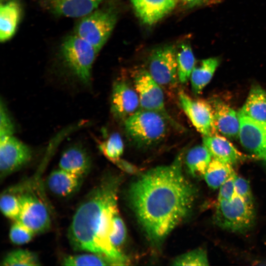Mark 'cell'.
Returning a JSON list of instances; mask_svg holds the SVG:
<instances>
[{"mask_svg": "<svg viewBox=\"0 0 266 266\" xmlns=\"http://www.w3.org/2000/svg\"><path fill=\"white\" fill-rule=\"evenodd\" d=\"M183 153L170 165L153 168L131 185L129 199L149 241L161 245L189 214L196 188L182 171Z\"/></svg>", "mask_w": 266, "mask_h": 266, "instance_id": "1", "label": "cell"}, {"mask_svg": "<svg viewBox=\"0 0 266 266\" xmlns=\"http://www.w3.org/2000/svg\"><path fill=\"white\" fill-rule=\"evenodd\" d=\"M118 180L103 179L87 195L76 209L68 230L75 251L101 255L115 265H125L127 257L111 243L113 218L118 211Z\"/></svg>", "mask_w": 266, "mask_h": 266, "instance_id": "2", "label": "cell"}, {"mask_svg": "<svg viewBox=\"0 0 266 266\" xmlns=\"http://www.w3.org/2000/svg\"><path fill=\"white\" fill-rule=\"evenodd\" d=\"M124 122L125 132L129 139L136 146L142 148L161 142L166 137L170 124L162 114L142 108Z\"/></svg>", "mask_w": 266, "mask_h": 266, "instance_id": "3", "label": "cell"}, {"mask_svg": "<svg viewBox=\"0 0 266 266\" xmlns=\"http://www.w3.org/2000/svg\"><path fill=\"white\" fill-rule=\"evenodd\" d=\"M214 220L216 225L224 230L245 233L254 224V207L236 194L231 200H218Z\"/></svg>", "mask_w": 266, "mask_h": 266, "instance_id": "4", "label": "cell"}, {"mask_svg": "<svg viewBox=\"0 0 266 266\" xmlns=\"http://www.w3.org/2000/svg\"><path fill=\"white\" fill-rule=\"evenodd\" d=\"M98 52L90 43L76 34L67 37L62 46L63 57L67 67L85 84L90 82L93 64Z\"/></svg>", "mask_w": 266, "mask_h": 266, "instance_id": "5", "label": "cell"}, {"mask_svg": "<svg viewBox=\"0 0 266 266\" xmlns=\"http://www.w3.org/2000/svg\"><path fill=\"white\" fill-rule=\"evenodd\" d=\"M117 19V14L111 8L94 11L80 21L75 29V34L99 52L110 35Z\"/></svg>", "mask_w": 266, "mask_h": 266, "instance_id": "6", "label": "cell"}, {"mask_svg": "<svg viewBox=\"0 0 266 266\" xmlns=\"http://www.w3.org/2000/svg\"><path fill=\"white\" fill-rule=\"evenodd\" d=\"M133 82L134 88L139 97L140 108L159 113L173 127L180 129L179 125L166 110L162 87L154 80L147 70L138 71L134 76Z\"/></svg>", "mask_w": 266, "mask_h": 266, "instance_id": "7", "label": "cell"}, {"mask_svg": "<svg viewBox=\"0 0 266 266\" xmlns=\"http://www.w3.org/2000/svg\"><path fill=\"white\" fill-rule=\"evenodd\" d=\"M162 88H171L178 81L176 49L173 45L160 47L151 54L147 70Z\"/></svg>", "mask_w": 266, "mask_h": 266, "instance_id": "8", "label": "cell"}, {"mask_svg": "<svg viewBox=\"0 0 266 266\" xmlns=\"http://www.w3.org/2000/svg\"><path fill=\"white\" fill-rule=\"evenodd\" d=\"M18 192L20 209L16 221L35 234L47 231L50 227L51 220L45 204L31 191H20L18 189Z\"/></svg>", "mask_w": 266, "mask_h": 266, "instance_id": "9", "label": "cell"}, {"mask_svg": "<svg viewBox=\"0 0 266 266\" xmlns=\"http://www.w3.org/2000/svg\"><path fill=\"white\" fill-rule=\"evenodd\" d=\"M178 97L182 109L199 133L203 136L217 134L211 103L193 99L183 91L179 92Z\"/></svg>", "mask_w": 266, "mask_h": 266, "instance_id": "10", "label": "cell"}, {"mask_svg": "<svg viewBox=\"0 0 266 266\" xmlns=\"http://www.w3.org/2000/svg\"><path fill=\"white\" fill-rule=\"evenodd\" d=\"M31 148L14 135L0 139V176L3 179L31 159Z\"/></svg>", "mask_w": 266, "mask_h": 266, "instance_id": "11", "label": "cell"}, {"mask_svg": "<svg viewBox=\"0 0 266 266\" xmlns=\"http://www.w3.org/2000/svg\"><path fill=\"white\" fill-rule=\"evenodd\" d=\"M238 116V137L242 146L257 158L266 162V122Z\"/></svg>", "mask_w": 266, "mask_h": 266, "instance_id": "12", "label": "cell"}, {"mask_svg": "<svg viewBox=\"0 0 266 266\" xmlns=\"http://www.w3.org/2000/svg\"><path fill=\"white\" fill-rule=\"evenodd\" d=\"M140 108L135 89L124 81H117L113 85L111 98V110L113 116L124 121Z\"/></svg>", "mask_w": 266, "mask_h": 266, "instance_id": "13", "label": "cell"}, {"mask_svg": "<svg viewBox=\"0 0 266 266\" xmlns=\"http://www.w3.org/2000/svg\"><path fill=\"white\" fill-rule=\"evenodd\" d=\"M138 18L146 25L159 21L175 7L177 0H131Z\"/></svg>", "mask_w": 266, "mask_h": 266, "instance_id": "14", "label": "cell"}, {"mask_svg": "<svg viewBox=\"0 0 266 266\" xmlns=\"http://www.w3.org/2000/svg\"><path fill=\"white\" fill-rule=\"evenodd\" d=\"M211 104L217 131L227 137H238L240 122L238 113L220 100H214Z\"/></svg>", "mask_w": 266, "mask_h": 266, "instance_id": "15", "label": "cell"}, {"mask_svg": "<svg viewBox=\"0 0 266 266\" xmlns=\"http://www.w3.org/2000/svg\"><path fill=\"white\" fill-rule=\"evenodd\" d=\"M203 144L208 149L212 158L232 166L243 159V156L230 141L217 134L204 136Z\"/></svg>", "mask_w": 266, "mask_h": 266, "instance_id": "16", "label": "cell"}, {"mask_svg": "<svg viewBox=\"0 0 266 266\" xmlns=\"http://www.w3.org/2000/svg\"><path fill=\"white\" fill-rule=\"evenodd\" d=\"M91 160L85 149L73 145L62 153L59 163V168L83 177L89 171Z\"/></svg>", "mask_w": 266, "mask_h": 266, "instance_id": "17", "label": "cell"}, {"mask_svg": "<svg viewBox=\"0 0 266 266\" xmlns=\"http://www.w3.org/2000/svg\"><path fill=\"white\" fill-rule=\"evenodd\" d=\"M83 178L59 168L51 172L46 183L48 188L53 194L65 197L78 190Z\"/></svg>", "mask_w": 266, "mask_h": 266, "instance_id": "18", "label": "cell"}, {"mask_svg": "<svg viewBox=\"0 0 266 266\" xmlns=\"http://www.w3.org/2000/svg\"><path fill=\"white\" fill-rule=\"evenodd\" d=\"M21 15V7L17 0L1 3L0 8V40L5 42L15 34Z\"/></svg>", "mask_w": 266, "mask_h": 266, "instance_id": "19", "label": "cell"}, {"mask_svg": "<svg viewBox=\"0 0 266 266\" xmlns=\"http://www.w3.org/2000/svg\"><path fill=\"white\" fill-rule=\"evenodd\" d=\"M103 0H49L58 14L67 17H84L94 11Z\"/></svg>", "mask_w": 266, "mask_h": 266, "instance_id": "20", "label": "cell"}, {"mask_svg": "<svg viewBox=\"0 0 266 266\" xmlns=\"http://www.w3.org/2000/svg\"><path fill=\"white\" fill-rule=\"evenodd\" d=\"M238 114L266 122V91L259 86H253Z\"/></svg>", "mask_w": 266, "mask_h": 266, "instance_id": "21", "label": "cell"}, {"mask_svg": "<svg viewBox=\"0 0 266 266\" xmlns=\"http://www.w3.org/2000/svg\"><path fill=\"white\" fill-rule=\"evenodd\" d=\"M212 159L206 148L202 144L190 149L187 153L185 162L190 173L195 177H203Z\"/></svg>", "mask_w": 266, "mask_h": 266, "instance_id": "22", "label": "cell"}, {"mask_svg": "<svg viewBox=\"0 0 266 266\" xmlns=\"http://www.w3.org/2000/svg\"><path fill=\"white\" fill-rule=\"evenodd\" d=\"M219 65V60L210 58L201 61L200 65L195 66L190 76L192 90L195 95L200 94L211 80Z\"/></svg>", "mask_w": 266, "mask_h": 266, "instance_id": "23", "label": "cell"}, {"mask_svg": "<svg viewBox=\"0 0 266 266\" xmlns=\"http://www.w3.org/2000/svg\"><path fill=\"white\" fill-rule=\"evenodd\" d=\"M234 173L232 165L212 158L203 177L209 187L216 189Z\"/></svg>", "mask_w": 266, "mask_h": 266, "instance_id": "24", "label": "cell"}, {"mask_svg": "<svg viewBox=\"0 0 266 266\" xmlns=\"http://www.w3.org/2000/svg\"><path fill=\"white\" fill-rule=\"evenodd\" d=\"M176 60L178 81L182 84L187 83L195 64V59L189 45L183 43L176 50Z\"/></svg>", "mask_w": 266, "mask_h": 266, "instance_id": "25", "label": "cell"}, {"mask_svg": "<svg viewBox=\"0 0 266 266\" xmlns=\"http://www.w3.org/2000/svg\"><path fill=\"white\" fill-rule=\"evenodd\" d=\"M40 265L35 253L21 249H16L8 253L1 263V266H35Z\"/></svg>", "mask_w": 266, "mask_h": 266, "instance_id": "26", "label": "cell"}, {"mask_svg": "<svg viewBox=\"0 0 266 266\" xmlns=\"http://www.w3.org/2000/svg\"><path fill=\"white\" fill-rule=\"evenodd\" d=\"M62 264L71 266L115 265L105 256L93 253L67 256L63 259Z\"/></svg>", "mask_w": 266, "mask_h": 266, "instance_id": "27", "label": "cell"}, {"mask_svg": "<svg viewBox=\"0 0 266 266\" xmlns=\"http://www.w3.org/2000/svg\"><path fill=\"white\" fill-rule=\"evenodd\" d=\"M99 147L104 156L113 163L120 159L124 149L123 140L117 133H112L99 144Z\"/></svg>", "mask_w": 266, "mask_h": 266, "instance_id": "28", "label": "cell"}, {"mask_svg": "<svg viewBox=\"0 0 266 266\" xmlns=\"http://www.w3.org/2000/svg\"><path fill=\"white\" fill-rule=\"evenodd\" d=\"M0 208L6 217L16 220L20 209L18 189L8 190L1 194Z\"/></svg>", "mask_w": 266, "mask_h": 266, "instance_id": "29", "label": "cell"}, {"mask_svg": "<svg viewBox=\"0 0 266 266\" xmlns=\"http://www.w3.org/2000/svg\"><path fill=\"white\" fill-rule=\"evenodd\" d=\"M173 266H208L209 261L205 250L198 248L182 254L172 262Z\"/></svg>", "mask_w": 266, "mask_h": 266, "instance_id": "30", "label": "cell"}, {"mask_svg": "<svg viewBox=\"0 0 266 266\" xmlns=\"http://www.w3.org/2000/svg\"><path fill=\"white\" fill-rule=\"evenodd\" d=\"M35 233L18 221H14L9 230V238L16 245H22L30 242Z\"/></svg>", "mask_w": 266, "mask_h": 266, "instance_id": "31", "label": "cell"}, {"mask_svg": "<svg viewBox=\"0 0 266 266\" xmlns=\"http://www.w3.org/2000/svg\"><path fill=\"white\" fill-rule=\"evenodd\" d=\"M126 228L125 223L117 211L113 218L112 228L110 236V240L112 245L120 250L119 248L125 241Z\"/></svg>", "mask_w": 266, "mask_h": 266, "instance_id": "32", "label": "cell"}, {"mask_svg": "<svg viewBox=\"0 0 266 266\" xmlns=\"http://www.w3.org/2000/svg\"><path fill=\"white\" fill-rule=\"evenodd\" d=\"M15 126L4 102L1 100L0 108V139L13 135Z\"/></svg>", "mask_w": 266, "mask_h": 266, "instance_id": "33", "label": "cell"}, {"mask_svg": "<svg viewBox=\"0 0 266 266\" xmlns=\"http://www.w3.org/2000/svg\"><path fill=\"white\" fill-rule=\"evenodd\" d=\"M236 194L240 197L249 204L254 206V199L249 182L237 175L235 178Z\"/></svg>", "mask_w": 266, "mask_h": 266, "instance_id": "34", "label": "cell"}, {"mask_svg": "<svg viewBox=\"0 0 266 266\" xmlns=\"http://www.w3.org/2000/svg\"><path fill=\"white\" fill-rule=\"evenodd\" d=\"M235 173L229 177L220 187L218 200H231L235 195Z\"/></svg>", "mask_w": 266, "mask_h": 266, "instance_id": "35", "label": "cell"}, {"mask_svg": "<svg viewBox=\"0 0 266 266\" xmlns=\"http://www.w3.org/2000/svg\"><path fill=\"white\" fill-rule=\"evenodd\" d=\"M123 171L129 173L134 174L139 172L138 168L134 165L121 159L114 163Z\"/></svg>", "mask_w": 266, "mask_h": 266, "instance_id": "36", "label": "cell"}, {"mask_svg": "<svg viewBox=\"0 0 266 266\" xmlns=\"http://www.w3.org/2000/svg\"><path fill=\"white\" fill-rule=\"evenodd\" d=\"M182 0L190 5H194L196 4L201 3L202 2L207 1L208 0Z\"/></svg>", "mask_w": 266, "mask_h": 266, "instance_id": "37", "label": "cell"}, {"mask_svg": "<svg viewBox=\"0 0 266 266\" xmlns=\"http://www.w3.org/2000/svg\"><path fill=\"white\" fill-rule=\"evenodd\" d=\"M2 1V0H1V1Z\"/></svg>", "mask_w": 266, "mask_h": 266, "instance_id": "38", "label": "cell"}]
</instances>
